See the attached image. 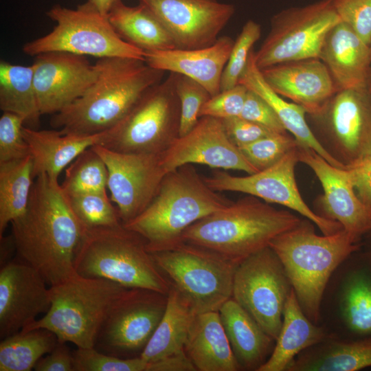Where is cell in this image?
Returning <instances> with one entry per match:
<instances>
[{
	"label": "cell",
	"instance_id": "1",
	"mask_svg": "<svg viewBox=\"0 0 371 371\" xmlns=\"http://www.w3.org/2000/svg\"><path fill=\"white\" fill-rule=\"evenodd\" d=\"M10 224L16 258L38 271L49 286L77 274L74 257L86 229L58 179L36 177L25 212Z\"/></svg>",
	"mask_w": 371,
	"mask_h": 371
},
{
	"label": "cell",
	"instance_id": "2",
	"mask_svg": "<svg viewBox=\"0 0 371 371\" xmlns=\"http://www.w3.org/2000/svg\"><path fill=\"white\" fill-rule=\"evenodd\" d=\"M95 63V82L51 118V126L63 134L93 135L111 130L150 88L162 81L166 72L133 58H103Z\"/></svg>",
	"mask_w": 371,
	"mask_h": 371
},
{
	"label": "cell",
	"instance_id": "3",
	"mask_svg": "<svg viewBox=\"0 0 371 371\" xmlns=\"http://www.w3.org/2000/svg\"><path fill=\"white\" fill-rule=\"evenodd\" d=\"M312 223L302 219L274 238L269 246L280 260L302 311L318 324L320 303L328 280L339 265L361 245L344 229L317 235Z\"/></svg>",
	"mask_w": 371,
	"mask_h": 371
},
{
	"label": "cell",
	"instance_id": "4",
	"mask_svg": "<svg viewBox=\"0 0 371 371\" xmlns=\"http://www.w3.org/2000/svg\"><path fill=\"white\" fill-rule=\"evenodd\" d=\"M232 203L208 186L192 164L169 171L148 207L123 225L146 241L149 252L182 240L187 228Z\"/></svg>",
	"mask_w": 371,
	"mask_h": 371
},
{
	"label": "cell",
	"instance_id": "5",
	"mask_svg": "<svg viewBox=\"0 0 371 371\" xmlns=\"http://www.w3.org/2000/svg\"><path fill=\"white\" fill-rule=\"evenodd\" d=\"M302 220L249 195L196 221L183 232L182 240L239 262Z\"/></svg>",
	"mask_w": 371,
	"mask_h": 371
},
{
	"label": "cell",
	"instance_id": "6",
	"mask_svg": "<svg viewBox=\"0 0 371 371\" xmlns=\"http://www.w3.org/2000/svg\"><path fill=\"white\" fill-rule=\"evenodd\" d=\"M76 273L102 278L128 289H144L168 294L170 284L157 267L140 234L123 224L87 229L77 248Z\"/></svg>",
	"mask_w": 371,
	"mask_h": 371
},
{
	"label": "cell",
	"instance_id": "7",
	"mask_svg": "<svg viewBox=\"0 0 371 371\" xmlns=\"http://www.w3.org/2000/svg\"><path fill=\"white\" fill-rule=\"evenodd\" d=\"M126 289L109 280L76 274L49 286V309L21 331L45 328L54 333L60 342L93 348L107 313Z\"/></svg>",
	"mask_w": 371,
	"mask_h": 371
},
{
	"label": "cell",
	"instance_id": "8",
	"mask_svg": "<svg viewBox=\"0 0 371 371\" xmlns=\"http://www.w3.org/2000/svg\"><path fill=\"white\" fill-rule=\"evenodd\" d=\"M149 253L170 286L196 314L218 311L232 298L238 262L185 241Z\"/></svg>",
	"mask_w": 371,
	"mask_h": 371
},
{
	"label": "cell",
	"instance_id": "9",
	"mask_svg": "<svg viewBox=\"0 0 371 371\" xmlns=\"http://www.w3.org/2000/svg\"><path fill=\"white\" fill-rule=\"evenodd\" d=\"M46 14L56 25L48 34L24 44V54L36 56L62 52L98 59L126 57L144 60V52L122 40L107 16L87 1L75 9L56 4Z\"/></svg>",
	"mask_w": 371,
	"mask_h": 371
},
{
	"label": "cell",
	"instance_id": "10",
	"mask_svg": "<svg viewBox=\"0 0 371 371\" xmlns=\"http://www.w3.org/2000/svg\"><path fill=\"white\" fill-rule=\"evenodd\" d=\"M181 106L175 74L150 88L106 132L102 145L126 153H163L179 137Z\"/></svg>",
	"mask_w": 371,
	"mask_h": 371
},
{
	"label": "cell",
	"instance_id": "11",
	"mask_svg": "<svg viewBox=\"0 0 371 371\" xmlns=\"http://www.w3.org/2000/svg\"><path fill=\"white\" fill-rule=\"evenodd\" d=\"M360 250L339 265L322 295L318 324L328 337L371 339V260Z\"/></svg>",
	"mask_w": 371,
	"mask_h": 371
},
{
	"label": "cell",
	"instance_id": "12",
	"mask_svg": "<svg viewBox=\"0 0 371 371\" xmlns=\"http://www.w3.org/2000/svg\"><path fill=\"white\" fill-rule=\"evenodd\" d=\"M341 21L333 0L282 10L271 20V28L254 59L260 69L278 63L319 58L329 31Z\"/></svg>",
	"mask_w": 371,
	"mask_h": 371
},
{
	"label": "cell",
	"instance_id": "13",
	"mask_svg": "<svg viewBox=\"0 0 371 371\" xmlns=\"http://www.w3.org/2000/svg\"><path fill=\"white\" fill-rule=\"evenodd\" d=\"M292 289L280 260L269 246L239 262L232 297L276 340Z\"/></svg>",
	"mask_w": 371,
	"mask_h": 371
},
{
	"label": "cell",
	"instance_id": "14",
	"mask_svg": "<svg viewBox=\"0 0 371 371\" xmlns=\"http://www.w3.org/2000/svg\"><path fill=\"white\" fill-rule=\"evenodd\" d=\"M168 294L126 289L107 313L94 348L120 358L139 357L164 314Z\"/></svg>",
	"mask_w": 371,
	"mask_h": 371
},
{
	"label": "cell",
	"instance_id": "15",
	"mask_svg": "<svg viewBox=\"0 0 371 371\" xmlns=\"http://www.w3.org/2000/svg\"><path fill=\"white\" fill-rule=\"evenodd\" d=\"M298 161L296 146L276 164L264 170L238 177L216 170L203 178L208 186L216 192H242L267 203L286 207L310 220L324 235L344 229L338 222L313 212L303 200L295 177V167Z\"/></svg>",
	"mask_w": 371,
	"mask_h": 371
},
{
	"label": "cell",
	"instance_id": "16",
	"mask_svg": "<svg viewBox=\"0 0 371 371\" xmlns=\"http://www.w3.org/2000/svg\"><path fill=\"white\" fill-rule=\"evenodd\" d=\"M108 169L107 189L122 224L142 214L157 194L168 173L162 153H126L92 146Z\"/></svg>",
	"mask_w": 371,
	"mask_h": 371
},
{
	"label": "cell",
	"instance_id": "17",
	"mask_svg": "<svg viewBox=\"0 0 371 371\" xmlns=\"http://www.w3.org/2000/svg\"><path fill=\"white\" fill-rule=\"evenodd\" d=\"M161 22L176 49L212 45L235 12L232 4L216 0H137Z\"/></svg>",
	"mask_w": 371,
	"mask_h": 371
},
{
	"label": "cell",
	"instance_id": "18",
	"mask_svg": "<svg viewBox=\"0 0 371 371\" xmlns=\"http://www.w3.org/2000/svg\"><path fill=\"white\" fill-rule=\"evenodd\" d=\"M315 117L322 119L348 167L371 155V89L339 90Z\"/></svg>",
	"mask_w": 371,
	"mask_h": 371
},
{
	"label": "cell",
	"instance_id": "19",
	"mask_svg": "<svg viewBox=\"0 0 371 371\" xmlns=\"http://www.w3.org/2000/svg\"><path fill=\"white\" fill-rule=\"evenodd\" d=\"M34 81L41 115L55 114L82 95L98 76L85 56L51 52L34 56Z\"/></svg>",
	"mask_w": 371,
	"mask_h": 371
},
{
	"label": "cell",
	"instance_id": "20",
	"mask_svg": "<svg viewBox=\"0 0 371 371\" xmlns=\"http://www.w3.org/2000/svg\"><path fill=\"white\" fill-rule=\"evenodd\" d=\"M168 172L186 164H202L213 168L257 172L228 137L221 119L204 116L194 127L162 153Z\"/></svg>",
	"mask_w": 371,
	"mask_h": 371
},
{
	"label": "cell",
	"instance_id": "21",
	"mask_svg": "<svg viewBox=\"0 0 371 371\" xmlns=\"http://www.w3.org/2000/svg\"><path fill=\"white\" fill-rule=\"evenodd\" d=\"M34 268L14 259L0 270V337L15 334L46 313L49 286Z\"/></svg>",
	"mask_w": 371,
	"mask_h": 371
},
{
	"label": "cell",
	"instance_id": "22",
	"mask_svg": "<svg viewBox=\"0 0 371 371\" xmlns=\"http://www.w3.org/2000/svg\"><path fill=\"white\" fill-rule=\"evenodd\" d=\"M297 153L299 161L310 167L321 183L324 194L320 215L340 223L359 241L371 234V210L357 196L346 168L331 165L315 150L299 144Z\"/></svg>",
	"mask_w": 371,
	"mask_h": 371
},
{
	"label": "cell",
	"instance_id": "23",
	"mask_svg": "<svg viewBox=\"0 0 371 371\" xmlns=\"http://www.w3.org/2000/svg\"><path fill=\"white\" fill-rule=\"evenodd\" d=\"M269 87L278 95L318 115L338 89L326 65L319 58L284 62L260 69Z\"/></svg>",
	"mask_w": 371,
	"mask_h": 371
},
{
	"label": "cell",
	"instance_id": "24",
	"mask_svg": "<svg viewBox=\"0 0 371 371\" xmlns=\"http://www.w3.org/2000/svg\"><path fill=\"white\" fill-rule=\"evenodd\" d=\"M234 43L231 37L223 36L212 45L203 48L144 52V60L152 67L196 80L213 96L221 91L223 73Z\"/></svg>",
	"mask_w": 371,
	"mask_h": 371
},
{
	"label": "cell",
	"instance_id": "25",
	"mask_svg": "<svg viewBox=\"0 0 371 371\" xmlns=\"http://www.w3.org/2000/svg\"><path fill=\"white\" fill-rule=\"evenodd\" d=\"M319 58L338 90L366 87L371 72V45L341 21L328 33Z\"/></svg>",
	"mask_w": 371,
	"mask_h": 371
},
{
	"label": "cell",
	"instance_id": "26",
	"mask_svg": "<svg viewBox=\"0 0 371 371\" xmlns=\"http://www.w3.org/2000/svg\"><path fill=\"white\" fill-rule=\"evenodd\" d=\"M107 132V131H106ZM106 132L93 135L63 134L58 130H39L23 126L22 133L33 161L34 179L41 174L58 179L81 153L102 144Z\"/></svg>",
	"mask_w": 371,
	"mask_h": 371
},
{
	"label": "cell",
	"instance_id": "27",
	"mask_svg": "<svg viewBox=\"0 0 371 371\" xmlns=\"http://www.w3.org/2000/svg\"><path fill=\"white\" fill-rule=\"evenodd\" d=\"M218 313L240 370L258 371L271 356L276 340L232 297Z\"/></svg>",
	"mask_w": 371,
	"mask_h": 371
},
{
	"label": "cell",
	"instance_id": "28",
	"mask_svg": "<svg viewBox=\"0 0 371 371\" xmlns=\"http://www.w3.org/2000/svg\"><path fill=\"white\" fill-rule=\"evenodd\" d=\"M184 351L197 371L240 370L218 311L195 315Z\"/></svg>",
	"mask_w": 371,
	"mask_h": 371
},
{
	"label": "cell",
	"instance_id": "29",
	"mask_svg": "<svg viewBox=\"0 0 371 371\" xmlns=\"http://www.w3.org/2000/svg\"><path fill=\"white\" fill-rule=\"evenodd\" d=\"M238 83L257 93L273 109L285 129L293 135L299 145L315 150L335 167L346 168L324 147L313 133L306 121V110L294 102H286L267 83L261 70L256 64L254 49L249 54Z\"/></svg>",
	"mask_w": 371,
	"mask_h": 371
},
{
	"label": "cell",
	"instance_id": "30",
	"mask_svg": "<svg viewBox=\"0 0 371 371\" xmlns=\"http://www.w3.org/2000/svg\"><path fill=\"white\" fill-rule=\"evenodd\" d=\"M327 337L324 328L305 315L292 289L273 350L258 371H286L298 354Z\"/></svg>",
	"mask_w": 371,
	"mask_h": 371
},
{
	"label": "cell",
	"instance_id": "31",
	"mask_svg": "<svg viewBox=\"0 0 371 371\" xmlns=\"http://www.w3.org/2000/svg\"><path fill=\"white\" fill-rule=\"evenodd\" d=\"M371 367V339L327 337L298 354L286 371H357Z\"/></svg>",
	"mask_w": 371,
	"mask_h": 371
},
{
	"label": "cell",
	"instance_id": "32",
	"mask_svg": "<svg viewBox=\"0 0 371 371\" xmlns=\"http://www.w3.org/2000/svg\"><path fill=\"white\" fill-rule=\"evenodd\" d=\"M107 18L122 40L144 52L176 49L166 27L144 5L128 6L120 0Z\"/></svg>",
	"mask_w": 371,
	"mask_h": 371
},
{
	"label": "cell",
	"instance_id": "33",
	"mask_svg": "<svg viewBox=\"0 0 371 371\" xmlns=\"http://www.w3.org/2000/svg\"><path fill=\"white\" fill-rule=\"evenodd\" d=\"M195 315L189 303L170 286L164 314L139 357L151 363L185 352V344Z\"/></svg>",
	"mask_w": 371,
	"mask_h": 371
},
{
	"label": "cell",
	"instance_id": "34",
	"mask_svg": "<svg viewBox=\"0 0 371 371\" xmlns=\"http://www.w3.org/2000/svg\"><path fill=\"white\" fill-rule=\"evenodd\" d=\"M0 109L22 117L25 126L38 129L42 115L34 81V65L0 62Z\"/></svg>",
	"mask_w": 371,
	"mask_h": 371
},
{
	"label": "cell",
	"instance_id": "35",
	"mask_svg": "<svg viewBox=\"0 0 371 371\" xmlns=\"http://www.w3.org/2000/svg\"><path fill=\"white\" fill-rule=\"evenodd\" d=\"M32 168L31 155L0 163V237L27 206L34 180Z\"/></svg>",
	"mask_w": 371,
	"mask_h": 371
},
{
	"label": "cell",
	"instance_id": "36",
	"mask_svg": "<svg viewBox=\"0 0 371 371\" xmlns=\"http://www.w3.org/2000/svg\"><path fill=\"white\" fill-rule=\"evenodd\" d=\"M58 341L56 335L45 328L21 330L3 338L0 343V371L32 370Z\"/></svg>",
	"mask_w": 371,
	"mask_h": 371
},
{
	"label": "cell",
	"instance_id": "37",
	"mask_svg": "<svg viewBox=\"0 0 371 371\" xmlns=\"http://www.w3.org/2000/svg\"><path fill=\"white\" fill-rule=\"evenodd\" d=\"M108 169L100 155L90 147L66 168L60 184L66 195L106 192Z\"/></svg>",
	"mask_w": 371,
	"mask_h": 371
},
{
	"label": "cell",
	"instance_id": "38",
	"mask_svg": "<svg viewBox=\"0 0 371 371\" xmlns=\"http://www.w3.org/2000/svg\"><path fill=\"white\" fill-rule=\"evenodd\" d=\"M67 196L72 211L86 230L122 225L118 210L106 192Z\"/></svg>",
	"mask_w": 371,
	"mask_h": 371
},
{
	"label": "cell",
	"instance_id": "39",
	"mask_svg": "<svg viewBox=\"0 0 371 371\" xmlns=\"http://www.w3.org/2000/svg\"><path fill=\"white\" fill-rule=\"evenodd\" d=\"M297 144L295 138L286 133H274L238 147V149L246 160L259 172L276 164Z\"/></svg>",
	"mask_w": 371,
	"mask_h": 371
},
{
	"label": "cell",
	"instance_id": "40",
	"mask_svg": "<svg viewBox=\"0 0 371 371\" xmlns=\"http://www.w3.org/2000/svg\"><path fill=\"white\" fill-rule=\"evenodd\" d=\"M74 371H151V363L140 357L120 358L93 348H77L73 351Z\"/></svg>",
	"mask_w": 371,
	"mask_h": 371
},
{
	"label": "cell",
	"instance_id": "41",
	"mask_svg": "<svg viewBox=\"0 0 371 371\" xmlns=\"http://www.w3.org/2000/svg\"><path fill=\"white\" fill-rule=\"evenodd\" d=\"M261 36L260 25L249 20L243 25L232 49L229 60L224 69L221 91L234 87L238 84L239 78L247 65L253 46Z\"/></svg>",
	"mask_w": 371,
	"mask_h": 371
},
{
	"label": "cell",
	"instance_id": "42",
	"mask_svg": "<svg viewBox=\"0 0 371 371\" xmlns=\"http://www.w3.org/2000/svg\"><path fill=\"white\" fill-rule=\"evenodd\" d=\"M174 74L175 90L181 106L179 136H182L196 124L201 107L212 95L196 80L182 74Z\"/></svg>",
	"mask_w": 371,
	"mask_h": 371
},
{
	"label": "cell",
	"instance_id": "43",
	"mask_svg": "<svg viewBox=\"0 0 371 371\" xmlns=\"http://www.w3.org/2000/svg\"><path fill=\"white\" fill-rule=\"evenodd\" d=\"M25 121L11 112H3L0 117V163L24 158L30 155L22 129Z\"/></svg>",
	"mask_w": 371,
	"mask_h": 371
},
{
	"label": "cell",
	"instance_id": "44",
	"mask_svg": "<svg viewBox=\"0 0 371 371\" xmlns=\"http://www.w3.org/2000/svg\"><path fill=\"white\" fill-rule=\"evenodd\" d=\"M247 93V89L239 83L232 88L221 91L203 104L199 118L208 116L222 120L240 116Z\"/></svg>",
	"mask_w": 371,
	"mask_h": 371
},
{
	"label": "cell",
	"instance_id": "45",
	"mask_svg": "<svg viewBox=\"0 0 371 371\" xmlns=\"http://www.w3.org/2000/svg\"><path fill=\"white\" fill-rule=\"evenodd\" d=\"M341 21L371 45V0H333Z\"/></svg>",
	"mask_w": 371,
	"mask_h": 371
},
{
	"label": "cell",
	"instance_id": "46",
	"mask_svg": "<svg viewBox=\"0 0 371 371\" xmlns=\"http://www.w3.org/2000/svg\"><path fill=\"white\" fill-rule=\"evenodd\" d=\"M240 117L261 125L274 133H286L273 109L262 98L249 89Z\"/></svg>",
	"mask_w": 371,
	"mask_h": 371
},
{
	"label": "cell",
	"instance_id": "47",
	"mask_svg": "<svg viewBox=\"0 0 371 371\" xmlns=\"http://www.w3.org/2000/svg\"><path fill=\"white\" fill-rule=\"evenodd\" d=\"M221 120L228 137L238 148L278 133L240 116Z\"/></svg>",
	"mask_w": 371,
	"mask_h": 371
},
{
	"label": "cell",
	"instance_id": "48",
	"mask_svg": "<svg viewBox=\"0 0 371 371\" xmlns=\"http://www.w3.org/2000/svg\"><path fill=\"white\" fill-rule=\"evenodd\" d=\"M346 172L357 196L371 210V155L347 167Z\"/></svg>",
	"mask_w": 371,
	"mask_h": 371
},
{
	"label": "cell",
	"instance_id": "49",
	"mask_svg": "<svg viewBox=\"0 0 371 371\" xmlns=\"http://www.w3.org/2000/svg\"><path fill=\"white\" fill-rule=\"evenodd\" d=\"M36 371H74L73 351L66 342L58 341L54 348L41 357L36 366Z\"/></svg>",
	"mask_w": 371,
	"mask_h": 371
},
{
	"label": "cell",
	"instance_id": "50",
	"mask_svg": "<svg viewBox=\"0 0 371 371\" xmlns=\"http://www.w3.org/2000/svg\"><path fill=\"white\" fill-rule=\"evenodd\" d=\"M1 241V254H0V264L1 267L8 263L13 259L12 256L16 254V248L12 235L0 237Z\"/></svg>",
	"mask_w": 371,
	"mask_h": 371
},
{
	"label": "cell",
	"instance_id": "51",
	"mask_svg": "<svg viewBox=\"0 0 371 371\" xmlns=\"http://www.w3.org/2000/svg\"><path fill=\"white\" fill-rule=\"evenodd\" d=\"M120 0H87L102 14L106 16L113 6Z\"/></svg>",
	"mask_w": 371,
	"mask_h": 371
},
{
	"label": "cell",
	"instance_id": "52",
	"mask_svg": "<svg viewBox=\"0 0 371 371\" xmlns=\"http://www.w3.org/2000/svg\"><path fill=\"white\" fill-rule=\"evenodd\" d=\"M365 253L368 255V257L370 258V260H371V249L369 250V251H368L367 252H365Z\"/></svg>",
	"mask_w": 371,
	"mask_h": 371
},
{
	"label": "cell",
	"instance_id": "53",
	"mask_svg": "<svg viewBox=\"0 0 371 371\" xmlns=\"http://www.w3.org/2000/svg\"><path fill=\"white\" fill-rule=\"evenodd\" d=\"M369 86L371 89V72H370V80H369Z\"/></svg>",
	"mask_w": 371,
	"mask_h": 371
}]
</instances>
